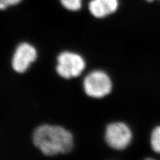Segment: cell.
<instances>
[{
    "label": "cell",
    "mask_w": 160,
    "mask_h": 160,
    "mask_svg": "<svg viewBox=\"0 0 160 160\" xmlns=\"http://www.w3.org/2000/svg\"><path fill=\"white\" fill-rule=\"evenodd\" d=\"M32 140L34 146L47 156L68 153L74 146L72 133L60 126L42 125L33 131Z\"/></svg>",
    "instance_id": "cell-1"
},
{
    "label": "cell",
    "mask_w": 160,
    "mask_h": 160,
    "mask_svg": "<svg viewBox=\"0 0 160 160\" xmlns=\"http://www.w3.org/2000/svg\"><path fill=\"white\" fill-rule=\"evenodd\" d=\"M113 81L109 74L103 70L96 69L89 72L83 81V91L88 96L102 99L111 93Z\"/></svg>",
    "instance_id": "cell-2"
},
{
    "label": "cell",
    "mask_w": 160,
    "mask_h": 160,
    "mask_svg": "<svg viewBox=\"0 0 160 160\" xmlns=\"http://www.w3.org/2000/svg\"><path fill=\"white\" fill-rule=\"evenodd\" d=\"M86 68V60L78 53L63 52L57 58L56 72L63 79H69L79 77Z\"/></svg>",
    "instance_id": "cell-3"
},
{
    "label": "cell",
    "mask_w": 160,
    "mask_h": 160,
    "mask_svg": "<svg viewBox=\"0 0 160 160\" xmlns=\"http://www.w3.org/2000/svg\"><path fill=\"white\" fill-rule=\"evenodd\" d=\"M104 139L109 148L116 150H123L131 143L133 133L126 123L115 122L107 126L105 129Z\"/></svg>",
    "instance_id": "cell-4"
},
{
    "label": "cell",
    "mask_w": 160,
    "mask_h": 160,
    "mask_svg": "<svg viewBox=\"0 0 160 160\" xmlns=\"http://www.w3.org/2000/svg\"><path fill=\"white\" fill-rule=\"evenodd\" d=\"M38 58L37 49L27 42L19 43L15 50L12 59V66L19 73L26 72Z\"/></svg>",
    "instance_id": "cell-5"
},
{
    "label": "cell",
    "mask_w": 160,
    "mask_h": 160,
    "mask_svg": "<svg viewBox=\"0 0 160 160\" xmlns=\"http://www.w3.org/2000/svg\"><path fill=\"white\" fill-rule=\"evenodd\" d=\"M119 6V0H90L88 9L95 18L103 19L116 13Z\"/></svg>",
    "instance_id": "cell-6"
},
{
    "label": "cell",
    "mask_w": 160,
    "mask_h": 160,
    "mask_svg": "<svg viewBox=\"0 0 160 160\" xmlns=\"http://www.w3.org/2000/svg\"><path fill=\"white\" fill-rule=\"evenodd\" d=\"M150 146L155 153L160 154V125L155 127L151 132Z\"/></svg>",
    "instance_id": "cell-7"
},
{
    "label": "cell",
    "mask_w": 160,
    "mask_h": 160,
    "mask_svg": "<svg viewBox=\"0 0 160 160\" xmlns=\"http://www.w3.org/2000/svg\"><path fill=\"white\" fill-rule=\"evenodd\" d=\"M62 6L68 11L78 12L82 8L83 0H59Z\"/></svg>",
    "instance_id": "cell-8"
},
{
    "label": "cell",
    "mask_w": 160,
    "mask_h": 160,
    "mask_svg": "<svg viewBox=\"0 0 160 160\" xmlns=\"http://www.w3.org/2000/svg\"><path fill=\"white\" fill-rule=\"evenodd\" d=\"M23 0H0V10H5L9 7L19 4Z\"/></svg>",
    "instance_id": "cell-9"
},
{
    "label": "cell",
    "mask_w": 160,
    "mask_h": 160,
    "mask_svg": "<svg viewBox=\"0 0 160 160\" xmlns=\"http://www.w3.org/2000/svg\"><path fill=\"white\" fill-rule=\"evenodd\" d=\"M147 2H153L154 0H146Z\"/></svg>",
    "instance_id": "cell-10"
}]
</instances>
